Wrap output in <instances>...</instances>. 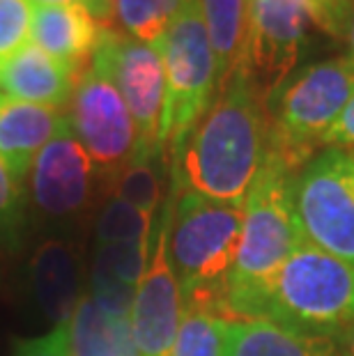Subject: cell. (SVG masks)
I'll use <instances>...</instances> for the list:
<instances>
[{"mask_svg":"<svg viewBox=\"0 0 354 356\" xmlns=\"http://www.w3.org/2000/svg\"><path fill=\"white\" fill-rule=\"evenodd\" d=\"M352 95L354 67L348 56L297 67L267 95V149L299 172L322 147V138Z\"/></svg>","mask_w":354,"mask_h":356,"instance_id":"4","label":"cell"},{"mask_svg":"<svg viewBox=\"0 0 354 356\" xmlns=\"http://www.w3.org/2000/svg\"><path fill=\"white\" fill-rule=\"evenodd\" d=\"M225 317L202 306H184L168 356H223Z\"/></svg>","mask_w":354,"mask_h":356,"instance_id":"22","label":"cell"},{"mask_svg":"<svg viewBox=\"0 0 354 356\" xmlns=\"http://www.w3.org/2000/svg\"><path fill=\"white\" fill-rule=\"evenodd\" d=\"M336 340H338V356H354V322Z\"/></svg>","mask_w":354,"mask_h":356,"instance_id":"31","label":"cell"},{"mask_svg":"<svg viewBox=\"0 0 354 356\" xmlns=\"http://www.w3.org/2000/svg\"><path fill=\"white\" fill-rule=\"evenodd\" d=\"M301 239L354 264V152L325 147L292 179Z\"/></svg>","mask_w":354,"mask_h":356,"instance_id":"7","label":"cell"},{"mask_svg":"<svg viewBox=\"0 0 354 356\" xmlns=\"http://www.w3.org/2000/svg\"><path fill=\"white\" fill-rule=\"evenodd\" d=\"M295 175L267 149L244 200L242 234L225 294L228 322L262 317L278 269L301 244L292 207Z\"/></svg>","mask_w":354,"mask_h":356,"instance_id":"2","label":"cell"},{"mask_svg":"<svg viewBox=\"0 0 354 356\" xmlns=\"http://www.w3.org/2000/svg\"><path fill=\"white\" fill-rule=\"evenodd\" d=\"M168 257L184 306L216 310L228 322L225 294L235 264L244 207L172 191Z\"/></svg>","mask_w":354,"mask_h":356,"instance_id":"3","label":"cell"},{"mask_svg":"<svg viewBox=\"0 0 354 356\" xmlns=\"http://www.w3.org/2000/svg\"><path fill=\"white\" fill-rule=\"evenodd\" d=\"M70 356H138L134 347L129 317L108 313L90 294L67 322Z\"/></svg>","mask_w":354,"mask_h":356,"instance_id":"18","label":"cell"},{"mask_svg":"<svg viewBox=\"0 0 354 356\" xmlns=\"http://www.w3.org/2000/svg\"><path fill=\"white\" fill-rule=\"evenodd\" d=\"M28 230V191L0 159V248L17 251Z\"/></svg>","mask_w":354,"mask_h":356,"instance_id":"24","label":"cell"},{"mask_svg":"<svg viewBox=\"0 0 354 356\" xmlns=\"http://www.w3.org/2000/svg\"><path fill=\"white\" fill-rule=\"evenodd\" d=\"M30 287L42 315L54 327L70 322L83 299L77 248L63 239L44 241L30 260Z\"/></svg>","mask_w":354,"mask_h":356,"instance_id":"15","label":"cell"},{"mask_svg":"<svg viewBox=\"0 0 354 356\" xmlns=\"http://www.w3.org/2000/svg\"><path fill=\"white\" fill-rule=\"evenodd\" d=\"M104 28L81 5H37L30 42L58 63L83 72L92 63Z\"/></svg>","mask_w":354,"mask_h":356,"instance_id":"14","label":"cell"},{"mask_svg":"<svg viewBox=\"0 0 354 356\" xmlns=\"http://www.w3.org/2000/svg\"><path fill=\"white\" fill-rule=\"evenodd\" d=\"M338 35H345V42H348V51H350L348 58L354 67V0H345L343 3L341 21H338Z\"/></svg>","mask_w":354,"mask_h":356,"instance_id":"29","label":"cell"},{"mask_svg":"<svg viewBox=\"0 0 354 356\" xmlns=\"http://www.w3.org/2000/svg\"><path fill=\"white\" fill-rule=\"evenodd\" d=\"M318 30L336 35L329 14L311 0H251L242 67L269 95L297 70Z\"/></svg>","mask_w":354,"mask_h":356,"instance_id":"8","label":"cell"},{"mask_svg":"<svg viewBox=\"0 0 354 356\" xmlns=\"http://www.w3.org/2000/svg\"><path fill=\"white\" fill-rule=\"evenodd\" d=\"M92 67L115 86L131 113L138 134L134 156L161 159L159 134L166 102V76L159 51L152 44L106 26L92 56Z\"/></svg>","mask_w":354,"mask_h":356,"instance_id":"9","label":"cell"},{"mask_svg":"<svg viewBox=\"0 0 354 356\" xmlns=\"http://www.w3.org/2000/svg\"><path fill=\"white\" fill-rule=\"evenodd\" d=\"M65 122V113L42 104L0 106V159L21 181H28L37 154Z\"/></svg>","mask_w":354,"mask_h":356,"instance_id":"17","label":"cell"},{"mask_svg":"<svg viewBox=\"0 0 354 356\" xmlns=\"http://www.w3.org/2000/svg\"><path fill=\"white\" fill-rule=\"evenodd\" d=\"M12 356H70L67 324L54 327L40 338L21 340V343H17V347H14Z\"/></svg>","mask_w":354,"mask_h":356,"instance_id":"26","label":"cell"},{"mask_svg":"<svg viewBox=\"0 0 354 356\" xmlns=\"http://www.w3.org/2000/svg\"><path fill=\"white\" fill-rule=\"evenodd\" d=\"M311 3L322 7V10L329 14L331 24H334V30H336V35H338V21H341V12H343V3H345V0H311Z\"/></svg>","mask_w":354,"mask_h":356,"instance_id":"30","label":"cell"},{"mask_svg":"<svg viewBox=\"0 0 354 356\" xmlns=\"http://www.w3.org/2000/svg\"><path fill=\"white\" fill-rule=\"evenodd\" d=\"M170 211L172 195L159 214L152 253L129 308V329L138 356H168L184 313L182 292L168 257Z\"/></svg>","mask_w":354,"mask_h":356,"instance_id":"11","label":"cell"},{"mask_svg":"<svg viewBox=\"0 0 354 356\" xmlns=\"http://www.w3.org/2000/svg\"><path fill=\"white\" fill-rule=\"evenodd\" d=\"M152 216L129 202L113 198L104 202L95 223V244H122V241H150Z\"/></svg>","mask_w":354,"mask_h":356,"instance_id":"23","label":"cell"},{"mask_svg":"<svg viewBox=\"0 0 354 356\" xmlns=\"http://www.w3.org/2000/svg\"><path fill=\"white\" fill-rule=\"evenodd\" d=\"M154 49L161 56L166 76L159 154L168 165L170 156L205 115L218 90L214 53L198 0H186Z\"/></svg>","mask_w":354,"mask_h":356,"instance_id":"6","label":"cell"},{"mask_svg":"<svg viewBox=\"0 0 354 356\" xmlns=\"http://www.w3.org/2000/svg\"><path fill=\"white\" fill-rule=\"evenodd\" d=\"M322 147H338V149H354V95L345 104L341 115L329 127V131L322 138Z\"/></svg>","mask_w":354,"mask_h":356,"instance_id":"27","label":"cell"},{"mask_svg":"<svg viewBox=\"0 0 354 356\" xmlns=\"http://www.w3.org/2000/svg\"><path fill=\"white\" fill-rule=\"evenodd\" d=\"M37 5H81L99 21L102 26H111L113 19V7L111 0H33Z\"/></svg>","mask_w":354,"mask_h":356,"instance_id":"28","label":"cell"},{"mask_svg":"<svg viewBox=\"0 0 354 356\" xmlns=\"http://www.w3.org/2000/svg\"><path fill=\"white\" fill-rule=\"evenodd\" d=\"M267 138V95L239 67L170 156V188L244 207L265 161Z\"/></svg>","mask_w":354,"mask_h":356,"instance_id":"1","label":"cell"},{"mask_svg":"<svg viewBox=\"0 0 354 356\" xmlns=\"http://www.w3.org/2000/svg\"><path fill=\"white\" fill-rule=\"evenodd\" d=\"M223 356H338V340L248 317L225 322Z\"/></svg>","mask_w":354,"mask_h":356,"instance_id":"16","label":"cell"},{"mask_svg":"<svg viewBox=\"0 0 354 356\" xmlns=\"http://www.w3.org/2000/svg\"><path fill=\"white\" fill-rule=\"evenodd\" d=\"M186 0H111L113 19L122 33L145 44H154L166 35Z\"/></svg>","mask_w":354,"mask_h":356,"instance_id":"21","label":"cell"},{"mask_svg":"<svg viewBox=\"0 0 354 356\" xmlns=\"http://www.w3.org/2000/svg\"><path fill=\"white\" fill-rule=\"evenodd\" d=\"M198 5L212 44L216 83L221 88L244 63L251 0H198Z\"/></svg>","mask_w":354,"mask_h":356,"instance_id":"19","label":"cell"},{"mask_svg":"<svg viewBox=\"0 0 354 356\" xmlns=\"http://www.w3.org/2000/svg\"><path fill=\"white\" fill-rule=\"evenodd\" d=\"M161 168H168L161 159L154 156H134L122 165L115 175L106 179L108 193L113 198L129 202L145 214L154 216L163 200V175Z\"/></svg>","mask_w":354,"mask_h":356,"instance_id":"20","label":"cell"},{"mask_svg":"<svg viewBox=\"0 0 354 356\" xmlns=\"http://www.w3.org/2000/svg\"><path fill=\"white\" fill-rule=\"evenodd\" d=\"M81 72L47 56L28 42L12 58L0 63V106L42 104L63 108L70 104Z\"/></svg>","mask_w":354,"mask_h":356,"instance_id":"13","label":"cell"},{"mask_svg":"<svg viewBox=\"0 0 354 356\" xmlns=\"http://www.w3.org/2000/svg\"><path fill=\"white\" fill-rule=\"evenodd\" d=\"M262 317L338 338L354 322V264L301 239L278 269Z\"/></svg>","mask_w":354,"mask_h":356,"instance_id":"5","label":"cell"},{"mask_svg":"<svg viewBox=\"0 0 354 356\" xmlns=\"http://www.w3.org/2000/svg\"><path fill=\"white\" fill-rule=\"evenodd\" d=\"M99 170L72 134L67 118L30 168V200L49 223H72L90 207Z\"/></svg>","mask_w":354,"mask_h":356,"instance_id":"12","label":"cell"},{"mask_svg":"<svg viewBox=\"0 0 354 356\" xmlns=\"http://www.w3.org/2000/svg\"><path fill=\"white\" fill-rule=\"evenodd\" d=\"M33 17V0H0V63L30 42Z\"/></svg>","mask_w":354,"mask_h":356,"instance_id":"25","label":"cell"},{"mask_svg":"<svg viewBox=\"0 0 354 356\" xmlns=\"http://www.w3.org/2000/svg\"><path fill=\"white\" fill-rule=\"evenodd\" d=\"M65 118L104 181L136 154L138 134L131 113L115 86L92 63L77 79Z\"/></svg>","mask_w":354,"mask_h":356,"instance_id":"10","label":"cell"}]
</instances>
